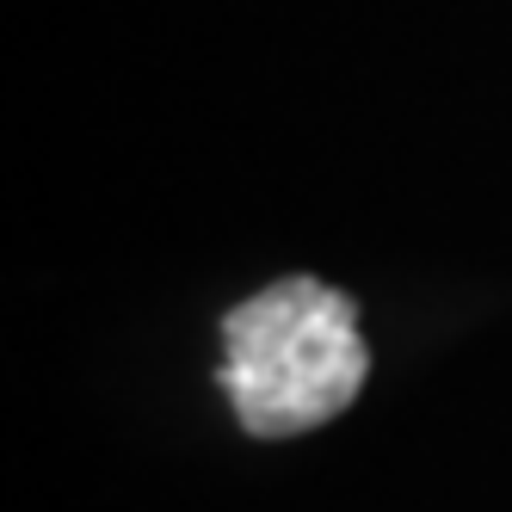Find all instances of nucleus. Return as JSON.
Segmentation results:
<instances>
[{"instance_id": "1", "label": "nucleus", "mask_w": 512, "mask_h": 512, "mask_svg": "<svg viewBox=\"0 0 512 512\" xmlns=\"http://www.w3.org/2000/svg\"><path fill=\"white\" fill-rule=\"evenodd\" d=\"M216 377L253 438H297L309 426L340 420L371 377L358 303L321 278H278L253 290L223 321Z\"/></svg>"}]
</instances>
